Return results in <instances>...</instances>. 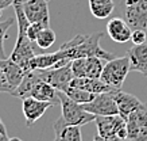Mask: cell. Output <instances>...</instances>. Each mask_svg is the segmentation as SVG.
Here are the masks:
<instances>
[{
	"instance_id": "cell-1",
	"label": "cell",
	"mask_w": 147,
	"mask_h": 141,
	"mask_svg": "<svg viewBox=\"0 0 147 141\" xmlns=\"http://www.w3.org/2000/svg\"><path fill=\"white\" fill-rule=\"evenodd\" d=\"M102 33H92V34H77L70 41L65 42L59 50L62 52L63 59L70 63L71 60L78 57H100V59L112 60L115 59L113 53H109L100 46V40Z\"/></svg>"
},
{
	"instance_id": "cell-2",
	"label": "cell",
	"mask_w": 147,
	"mask_h": 141,
	"mask_svg": "<svg viewBox=\"0 0 147 141\" xmlns=\"http://www.w3.org/2000/svg\"><path fill=\"white\" fill-rule=\"evenodd\" d=\"M12 5L15 10V15H16V23H18V40L13 46V50L9 54V59L19 64L26 72H28L30 60L35 56L32 41L27 35V26L30 25V22L23 10V0H15Z\"/></svg>"
},
{
	"instance_id": "cell-3",
	"label": "cell",
	"mask_w": 147,
	"mask_h": 141,
	"mask_svg": "<svg viewBox=\"0 0 147 141\" xmlns=\"http://www.w3.org/2000/svg\"><path fill=\"white\" fill-rule=\"evenodd\" d=\"M129 67L131 65H129L128 56L115 57L112 60H108L104 64L100 79L113 90H120L121 86L124 84V80L128 72L131 71Z\"/></svg>"
},
{
	"instance_id": "cell-4",
	"label": "cell",
	"mask_w": 147,
	"mask_h": 141,
	"mask_svg": "<svg viewBox=\"0 0 147 141\" xmlns=\"http://www.w3.org/2000/svg\"><path fill=\"white\" fill-rule=\"evenodd\" d=\"M59 105H61V111H62V119L67 125H76V126H82L89 122H93L96 119V115L82 107V105L70 99L65 92L59 91Z\"/></svg>"
},
{
	"instance_id": "cell-5",
	"label": "cell",
	"mask_w": 147,
	"mask_h": 141,
	"mask_svg": "<svg viewBox=\"0 0 147 141\" xmlns=\"http://www.w3.org/2000/svg\"><path fill=\"white\" fill-rule=\"evenodd\" d=\"M94 122H96L97 133L100 136L115 141L127 140V122L119 114L97 115Z\"/></svg>"
},
{
	"instance_id": "cell-6",
	"label": "cell",
	"mask_w": 147,
	"mask_h": 141,
	"mask_svg": "<svg viewBox=\"0 0 147 141\" xmlns=\"http://www.w3.org/2000/svg\"><path fill=\"white\" fill-rule=\"evenodd\" d=\"M127 141L147 140V103H142L127 119Z\"/></svg>"
},
{
	"instance_id": "cell-7",
	"label": "cell",
	"mask_w": 147,
	"mask_h": 141,
	"mask_svg": "<svg viewBox=\"0 0 147 141\" xmlns=\"http://www.w3.org/2000/svg\"><path fill=\"white\" fill-rule=\"evenodd\" d=\"M124 19L132 30H147V0H124Z\"/></svg>"
},
{
	"instance_id": "cell-8",
	"label": "cell",
	"mask_w": 147,
	"mask_h": 141,
	"mask_svg": "<svg viewBox=\"0 0 147 141\" xmlns=\"http://www.w3.org/2000/svg\"><path fill=\"white\" fill-rule=\"evenodd\" d=\"M36 75L39 76L43 82L49 83L53 87H55L58 91H63L67 86H70V82L73 80V72H71L70 63L57 67V68H46V69H35Z\"/></svg>"
},
{
	"instance_id": "cell-9",
	"label": "cell",
	"mask_w": 147,
	"mask_h": 141,
	"mask_svg": "<svg viewBox=\"0 0 147 141\" xmlns=\"http://www.w3.org/2000/svg\"><path fill=\"white\" fill-rule=\"evenodd\" d=\"M86 111L97 115H115L119 114V109L116 105V100L113 98V90L108 92H101V94H96L94 99L89 103H84L82 105Z\"/></svg>"
},
{
	"instance_id": "cell-10",
	"label": "cell",
	"mask_w": 147,
	"mask_h": 141,
	"mask_svg": "<svg viewBox=\"0 0 147 141\" xmlns=\"http://www.w3.org/2000/svg\"><path fill=\"white\" fill-rule=\"evenodd\" d=\"M49 1L50 0H24L23 10H24V14H26L28 22H36L49 26Z\"/></svg>"
},
{
	"instance_id": "cell-11",
	"label": "cell",
	"mask_w": 147,
	"mask_h": 141,
	"mask_svg": "<svg viewBox=\"0 0 147 141\" xmlns=\"http://www.w3.org/2000/svg\"><path fill=\"white\" fill-rule=\"evenodd\" d=\"M23 100V114L26 118V125L28 127L32 126L38 119L46 113V110L53 107V105L50 102H45V100H39L34 98V96H27Z\"/></svg>"
},
{
	"instance_id": "cell-12",
	"label": "cell",
	"mask_w": 147,
	"mask_h": 141,
	"mask_svg": "<svg viewBox=\"0 0 147 141\" xmlns=\"http://www.w3.org/2000/svg\"><path fill=\"white\" fill-rule=\"evenodd\" d=\"M107 33L117 44H125L131 41V34L132 29L129 27V25L125 22V19L121 18H112L107 23Z\"/></svg>"
},
{
	"instance_id": "cell-13",
	"label": "cell",
	"mask_w": 147,
	"mask_h": 141,
	"mask_svg": "<svg viewBox=\"0 0 147 141\" xmlns=\"http://www.w3.org/2000/svg\"><path fill=\"white\" fill-rule=\"evenodd\" d=\"M127 56L129 59L131 71L142 73L143 76H147V42L129 48Z\"/></svg>"
},
{
	"instance_id": "cell-14",
	"label": "cell",
	"mask_w": 147,
	"mask_h": 141,
	"mask_svg": "<svg viewBox=\"0 0 147 141\" xmlns=\"http://www.w3.org/2000/svg\"><path fill=\"white\" fill-rule=\"evenodd\" d=\"M113 98H115L117 109H119V115H121L124 119H127L129 114L135 111L143 103L135 95L121 91V88L120 90H113Z\"/></svg>"
},
{
	"instance_id": "cell-15",
	"label": "cell",
	"mask_w": 147,
	"mask_h": 141,
	"mask_svg": "<svg viewBox=\"0 0 147 141\" xmlns=\"http://www.w3.org/2000/svg\"><path fill=\"white\" fill-rule=\"evenodd\" d=\"M54 133H55L54 141H82L80 126L67 125L62 117H59L54 123Z\"/></svg>"
},
{
	"instance_id": "cell-16",
	"label": "cell",
	"mask_w": 147,
	"mask_h": 141,
	"mask_svg": "<svg viewBox=\"0 0 147 141\" xmlns=\"http://www.w3.org/2000/svg\"><path fill=\"white\" fill-rule=\"evenodd\" d=\"M0 68L4 72L5 78H7V80H8V83H9V86L12 87V91L22 83L23 78H24V75H26V71H24L19 64L12 61L9 57L8 59H4V60H0ZM11 94H12V92H11Z\"/></svg>"
},
{
	"instance_id": "cell-17",
	"label": "cell",
	"mask_w": 147,
	"mask_h": 141,
	"mask_svg": "<svg viewBox=\"0 0 147 141\" xmlns=\"http://www.w3.org/2000/svg\"><path fill=\"white\" fill-rule=\"evenodd\" d=\"M30 96H34L39 100H45V102H50L53 106L59 105V91L55 87H53L49 83L39 80L36 83L34 88L30 92Z\"/></svg>"
},
{
	"instance_id": "cell-18",
	"label": "cell",
	"mask_w": 147,
	"mask_h": 141,
	"mask_svg": "<svg viewBox=\"0 0 147 141\" xmlns=\"http://www.w3.org/2000/svg\"><path fill=\"white\" fill-rule=\"evenodd\" d=\"M70 86L85 90V91L93 92V94H101V92H108L112 91L113 88L107 86L102 82L101 79H94V78H73L70 82Z\"/></svg>"
},
{
	"instance_id": "cell-19",
	"label": "cell",
	"mask_w": 147,
	"mask_h": 141,
	"mask_svg": "<svg viewBox=\"0 0 147 141\" xmlns=\"http://www.w3.org/2000/svg\"><path fill=\"white\" fill-rule=\"evenodd\" d=\"M89 10L97 19H107L113 12V0H89Z\"/></svg>"
},
{
	"instance_id": "cell-20",
	"label": "cell",
	"mask_w": 147,
	"mask_h": 141,
	"mask_svg": "<svg viewBox=\"0 0 147 141\" xmlns=\"http://www.w3.org/2000/svg\"><path fill=\"white\" fill-rule=\"evenodd\" d=\"M62 92H65L70 99H73L74 102L80 103V105L89 103L96 96V94H93V92L85 91V90H81V88H77V87H73V86H67Z\"/></svg>"
},
{
	"instance_id": "cell-21",
	"label": "cell",
	"mask_w": 147,
	"mask_h": 141,
	"mask_svg": "<svg viewBox=\"0 0 147 141\" xmlns=\"http://www.w3.org/2000/svg\"><path fill=\"white\" fill-rule=\"evenodd\" d=\"M105 60L100 57H86V78L100 79Z\"/></svg>"
},
{
	"instance_id": "cell-22",
	"label": "cell",
	"mask_w": 147,
	"mask_h": 141,
	"mask_svg": "<svg viewBox=\"0 0 147 141\" xmlns=\"http://www.w3.org/2000/svg\"><path fill=\"white\" fill-rule=\"evenodd\" d=\"M54 42H55V33H54V30L50 29V26H47V27L42 29L40 33L38 34L35 40V45L39 49H49Z\"/></svg>"
},
{
	"instance_id": "cell-23",
	"label": "cell",
	"mask_w": 147,
	"mask_h": 141,
	"mask_svg": "<svg viewBox=\"0 0 147 141\" xmlns=\"http://www.w3.org/2000/svg\"><path fill=\"white\" fill-rule=\"evenodd\" d=\"M15 19L13 18H8L7 20L0 22V60L7 59L5 57V52H4V41L7 38V33L11 29V26L13 25Z\"/></svg>"
},
{
	"instance_id": "cell-24",
	"label": "cell",
	"mask_w": 147,
	"mask_h": 141,
	"mask_svg": "<svg viewBox=\"0 0 147 141\" xmlns=\"http://www.w3.org/2000/svg\"><path fill=\"white\" fill-rule=\"evenodd\" d=\"M71 72L74 78H85L86 76V57H78L70 61Z\"/></svg>"
},
{
	"instance_id": "cell-25",
	"label": "cell",
	"mask_w": 147,
	"mask_h": 141,
	"mask_svg": "<svg viewBox=\"0 0 147 141\" xmlns=\"http://www.w3.org/2000/svg\"><path fill=\"white\" fill-rule=\"evenodd\" d=\"M43 27H47V26H45V25H42V23H31L30 22V25L27 26V35H28V38L31 40L32 42H35L36 37H38V34L40 33V30Z\"/></svg>"
},
{
	"instance_id": "cell-26",
	"label": "cell",
	"mask_w": 147,
	"mask_h": 141,
	"mask_svg": "<svg viewBox=\"0 0 147 141\" xmlns=\"http://www.w3.org/2000/svg\"><path fill=\"white\" fill-rule=\"evenodd\" d=\"M131 41L134 45H140V44L147 42V31L146 30H132Z\"/></svg>"
},
{
	"instance_id": "cell-27",
	"label": "cell",
	"mask_w": 147,
	"mask_h": 141,
	"mask_svg": "<svg viewBox=\"0 0 147 141\" xmlns=\"http://www.w3.org/2000/svg\"><path fill=\"white\" fill-rule=\"evenodd\" d=\"M0 92H7L9 95H11V92H12V87L9 86L8 80L5 78L4 72L1 71V68H0Z\"/></svg>"
},
{
	"instance_id": "cell-28",
	"label": "cell",
	"mask_w": 147,
	"mask_h": 141,
	"mask_svg": "<svg viewBox=\"0 0 147 141\" xmlns=\"http://www.w3.org/2000/svg\"><path fill=\"white\" fill-rule=\"evenodd\" d=\"M15 3V0H0V11L8 8L9 5H12Z\"/></svg>"
},
{
	"instance_id": "cell-29",
	"label": "cell",
	"mask_w": 147,
	"mask_h": 141,
	"mask_svg": "<svg viewBox=\"0 0 147 141\" xmlns=\"http://www.w3.org/2000/svg\"><path fill=\"white\" fill-rule=\"evenodd\" d=\"M93 141H115V140H111V138H105V137L100 136V134H98V133H97V134L94 136Z\"/></svg>"
},
{
	"instance_id": "cell-30",
	"label": "cell",
	"mask_w": 147,
	"mask_h": 141,
	"mask_svg": "<svg viewBox=\"0 0 147 141\" xmlns=\"http://www.w3.org/2000/svg\"><path fill=\"white\" fill-rule=\"evenodd\" d=\"M0 132L7 136V129H5V126H4V123H3V121H1V118H0Z\"/></svg>"
},
{
	"instance_id": "cell-31",
	"label": "cell",
	"mask_w": 147,
	"mask_h": 141,
	"mask_svg": "<svg viewBox=\"0 0 147 141\" xmlns=\"http://www.w3.org/2000/svg\"><path fill=\"white\" fill-rule=\"evenodd\" d=\"M7 140H8V136H5V134L0 132V141H7Z\"/></svg>"
},
{
	"instance_id": "cell-32",
	"label": "cell",
	"mask_w": 147,
	"mask_h": 141,
	"mask_svg": "<svg viewBox=\"0 0 147 141\" xmlns=\"http://www.w3.org/2000/svg\"><path fill=\"white\" fill-rule=\"evenodd\" d=\"M7 141H23L22 138H19V137H11V138H8Z\"/></svg>"
},
{
	"instance_id": "cell-33",
	"label": "cell",
	"mask_w": 147,
	"mask_h": 141,
	"mask_svg": "<svg viewBox=\"0 0 147 141\" xmlns=\"http://www.w3.org/2000/svg\"><path fill=\"white\" fill-rule=\"evenodd\" d=\"M23 1H24V0H23Z\"/></svg>"
},
{
	"instance_id": "cell-34",
	"label": "cell",
	"mask_w": 147,
	"mask_h": 141,
	"mask_svg": "<svg viewBox=\"0 0 147 141\" xmlns=\"http://www.w3.org/2000/svg\"><path fill=\"white\" fill-rule=\"evenodd\" d=\"M146 31H147V30H146Z\"/></svg>"
},
{
	"instance_id": "cell-35",
	"label": "cell",
	"mask_w": 147,
	"mask_h": 141,
	"mask_svg": "<svg viewBox=\"0 0 147 141\" xmlns=\"http://www.w3.org/2000/svg\"><path fill=\"white\" fill-rule=\"evenodd\" d=\"M146 141H147V140H146Z\"/></svg>"
}]
</instances>
